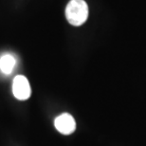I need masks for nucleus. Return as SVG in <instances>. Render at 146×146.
Listing matches in <instances>:
<instances>
[{
    "mask_svg": "<svg viewBox=\"0 0 146 146\" xmlns=\"http://www.w3.org/2000/svg\"><path fill=\"white\" fill-rule=\"evenodd\" d=\"M66 17L75 27L82 26L88 17V6L84 0H70L66 8Z\"/></svg>",
    "mask_w": 146,
    "mask_h": 146,
    "instance_id": "1",
    "label": "nucleus"
},
{
    "mask_svg": "<svg viewBox=\"0 0 146 146\" xmlns=\"http://www.w3.org/2000/svg\"><path fill=\"white\" fill-rule=\"evenodd\" d=\"M13 93L14 97L19 101H26L31 97V84L25 76H15V78L13 81Z\"/></svg>",
    "mask_w": 146,
    "mask_h": 146,
    "instance_id": "2",
    "label": "nucleus"
},
{
    "mask_svg": "<svg viewBox=\"0 0 146 146\" xmlns=\"http://www.w3.org/2000/svg\"><path fill=\"white\" fill-rule=\"evenodd\" d=\"M54 126L63 135H70L76 129V122L70 114L64 113L55 119Z\"/></svg>",
    "mask_w": 146,
    "mask_h": 146,
    "instance_id": "3",
    "label": "nucleus"
},
{
    "mask_svg": "<svg viewBox=\"0 0 146 146\" xmlns=\"http://www.w3.org/2000/svg\"><path fill=\"white\" fill-rule=\"evenodd\" d=\"M15 58L11 54H4L0 58V70L4 74H11L15 66Z\"/></svg>",
    "mask_w": 146,
    "mask_h": 146,
    "instance_id": "4",
    "label": "nucleus"
}]
</instances>
